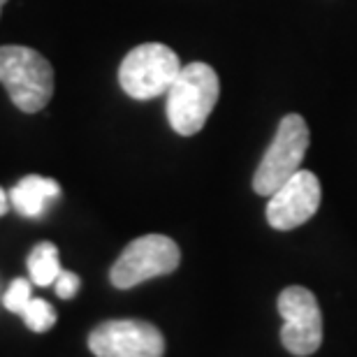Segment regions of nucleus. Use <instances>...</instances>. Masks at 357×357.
<instances>
[{
	"label": "nucleus",
	"mask_w": 357,
	"mask_h": 357,
	"mask_svg": "<svg viewBox=\"0 0 357 357\" xmlns=\"http://www.w3.org/2000/svg\"><path fill=\"white\" fill-rule=\"evenodd\" d=\"M220 82L216 70L206 63L181 68L167 91V121L178 135L190 137L199 132L218 102Z\"/></svg>",
	"instance_id": "f257e3e1"
},
{
	"label": "nucleus",
	"mask_w": 357,
	"mask_h": 357,
	"mask_svg": "<svg viewBox=\"0 0 357 357\" xmlns=\"http://www.w3.org/2000/svg\"><path fill=\"white\" fill-rule=\"evenodd\" d=\"M7 3V0H0V12H3V5Z\"/></svg>",
	"instance_id": "2eb2a0df"
},
{
	"label": "nucleus",
	"mask_w": 357,
	"mask_h": 357,
	"mask_svg": "<svg viewBox=\"0 0 357 357\" xmlns=\"http://www.w3.org/2000/svg\"><path fill=\"white\" fill-rule=\"evenodd\" d=\"M0 82L14 107L26 114L45 109L54 96V70L49 61L28 47H0Z\"/></svg>",
	"instance_id": "f03ea898"
},
{
	"label": "nucleus",
	"mask_w": 357,
	"mask_h": 357,
	"mask_svg": "<svg viewBox=\"0 0 357 357\" xmlns=\"http://www.w3.org/2000/svg\"><path fill=\"white\" fill-rule=\"evenodd\" d=\"M178 260L181 253L172 239L165 234H146L123 248V253L114 262L109 278L116 288L128 290L149 278L172 274L178 267Z\"/></svg>",
	"instance_id": "39448f33"
},
{
	"label": "nucleus",
	"mask_w": 357,
	"mask_h": 357,
	"mask_svg": "<svg viewBox=\"0 0 357 357\" xmlns=\"http://www.w3.org/2000/svg\"><path fill=\"white\" fill-rule=\"evenodd\" d=\"M320 199H323V188H320L318 176L309 169H299L269 195V225L274 230H295L318 211Z\"/></svg>",
	"instance_id": "6e6552de"
},
{
	"label": "nucleus",
	"mask_w": 357,
	"mask_h": 357,
	"mask_svg": "<svg viewBox=\"0 0 357 357\" xmlns=\"http://www.w3.org/2000/svg\"><path fill=\"white\" fill-rule=\"evenodd\" d=\"M181 73L178 56L165 45L149 42L135 47L119 68V84L135 100H151L167 93Z\"/></svg>",
	"instance_id": "20e7f679"
},
{
	"label": "nucleus",
	"mask_w": 357,
	"mask_h": 357,
	"mask_svg": "<svg viewBox=\"0 0 357 357\" xmlns=\"http://www.w3.org/2000/svg\"><path fill=\"white\" fill-rule=\"evenodd\" d=\"M89 348L96 357H162L165 339L144 320H109L91 332Z\"/></svg>",
	"instance_id": "0eeeda50"
},
{
	"label": "nucleus",
	"mask_w": 357,
	"mask_h": 357,
	"mask_svg": "<svg viewBox=\"0 0 357 357\" xmlns=\"http://www.w3.org/2000/svg\"><path fill=\"white\" fill-rule=\"evenodd\" d=\"M309 149V126L299 114H288L281 119L274 142L262 155L253 176V190L258 195H271L302 169V160Z\"/></svg>",
	"instance_id": "7ed1b4c3"
},
{
	"label": "nucleus",
	"mask_w": 357,
	"mask_h": 357,
	"mask_svg": "<svg viewBox=\"0 0 357 357\" xmlns=\"http://www.w3.org/2000/svg\"><path fill=\"white\" fill-rule=\"evenodd\" d=\"M31 299H33L31 283L24 281V278H17V281H12V285L7 288L3 304H5V309H10L12 313H21L28 306Z\"/></svg>",
	"instance_id": "f8f14e48"
},
{
	"label": "nucleus",
	"mask_w": 357,
	"mask_h": 357,
	"mask_svg": "<svg viewBox=\"0 0 357 357\" xmlns=\"http://www.w3.org/2000/svg\"><path fill=\"white\" fill-rule=\"evenodd\" d=\"M10 209V199H7V195H5V190L0 188V216H3V213Z\"/></svg>",
	"instance_id": "4468645a"
},
{
	"label": "nucleus",
	"mask_w": 357,
	"mask_h": 357,
	"mask_svg": "<svg viewBox=\"0 0 357 357\" xmlns=\"http://www.w3.org/2000/svg\"><path fill=\"white\" fill-rule=\"evenodd\" d=\"M21 318H24L28 330L47 332V330H52L56 323V311L45 302V299H31L26 309L21 311Z\"/></svg>",
	"instance_id": "9b49d317"
},
{
	"label": "nucleus",
	"mask_w": 357,
	"mask_h": 357,
	"mask_svg": "<svg viewBox=\"0 0 357 357\" xmlns=\"http://www.w3.org/2000/svg\"><path fill=\"white\" fill-rule=\"evenodd\" d=\"M54 285H56V295L63 299H70L77 295V290H79V276L73 274V271H61L59 278L54 281Z\"/></svg>",
	"instance_id": "ddd939ff"
},
{
	"label": "nucleus",
	"mask_w": 357,
	"mask_h": 357,
	"mask_svg": "<svg viewBox=\"0 0 357 357\" xmlns=\"http://www.w3.org/2000/svg\"><path fill=\"white\" fill-rule=\"evenodd\" d=\"M61 195V185L54 178L47 176H24L21 181L14 185L10 192V202L21 216L26 218H38L45 213L47 204Z\"/></svg>",
	"instance_id": "1a4fd4ad"
},
{
	"label": "nucleus",
	"mask_w": 357,
	"mask_h": 357,
	"mask_svg": "<svg viewBox=\"0 0 357 357\" xmlns=\"http://www.w3.org/2000/svg\"><path fill=\"white\" fill-rule=\"evenodd\" d=\"M61 271L59 248L52 241H42L28 255V274L35 285H52Z\"/></svg>",
	"instance_id": "9d476101"
},
{
	"label": "nucleus",
	"mask_w": 357,
	"mask_h": 357,
	"mask_svg": "<svg viewBox=\"0 0 357 357\" xmlns=\"http://www.w3.org/2000/svg\"><path fill=\"white\" fill-rule=\"evenodd\" d=\"M278 313L283 318L281 341L285 351L299 357L316 353L323 344V316L313 292L302 285L285 288L278 295Z\"/></svg>",
	"instance_id": "423d86ee"
}]
</instances>
